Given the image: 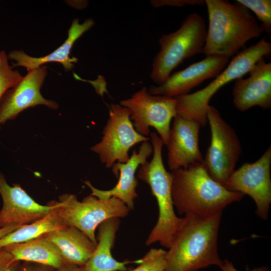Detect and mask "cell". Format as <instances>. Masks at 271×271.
Masks as SVG:
<instances>
[{"mask_svg": "<svg viewBox=\"0 0 271 271\" xmlns=\"http://www.w3.org/2000/svg\"><path fill=\"white\" fill-rule=\"evenodd\" d=\"M221 213L209 217L185 215L166 254L165 271H198L223 260L218 251Z\"/></svg>", "mask_w": 271, "mask_h": 271, "instance_id": "cell-1", "label": "cell"}, {"mask_svg": "<svg viewBox=\"0 0 271 271\" xmlns=\"http://www.w3.org/2000/svg\"><path fill=\"white\" fill-rule=\"evenodd\" d=\"M171 173L173 204L180 215L213 216L244 196L240 192L228 190L213 179L202 163Z\"/></svg>", "mask_w": 271, "mask_h": 271, "instance_id": "cell-2", "label": "cell"}, {"mask_svg": "<svg viewBox=\"0 0 271 271\" xmlns=\"http://www.w3.org/2000/svg\"><path fill=\"white\" fill-rule=\"evenodd\" d=\"M209 25L203 54L230 58L264 32L246 8L225 0H205Z\"/></svg>", "mask_w": 271, "mask_h": 271, "instance_id": "cell-3", "label": "cell"}, {"mask_svg": "<svg viewBox=\"0 0 271 271\" xmlns=\"http://www.w3.org/2000/svg\"><path fill=\"white\" fill-rule=\"evenodd\" d=\"M153 148V157L150 162L141 164L137 177L150 187L159 208L158 221L151 231L146 244L159 242L169 248L174 235L184 221L178 217L174 210L172 196V176L166 169L162 158L164 143L155 132L150 133Z\"/></svg>", "mask_w": 271, "mask_h": 271, "instance_id": "cell-4", "label": "cell"}, {"mask_svg": "<svg viewBox=\"0 0 271 271\" xmlns=\"http://www.w3.org/2000/svg\"><path fill=\"white\" fill-rule=\"evenodd\" d=\"M271 52V43L265 38L238 52L229 65L204 88L190 94L174 97L177 114L199 122L202 127L207 122V110L214 94L223 86L248 73L262 58Z\"/></svg>", "mask_w": 271, "mask_h": 271, "instance_id": "cell-5", "label": "cell"}, {"mask_svg": "<svg viewBox=\"0 0 271 271\" xmlns=\"http://www.w3.org/2000/svg\"><path fill=\"white\" fill-rule=\"evenodd\" d=\"M207 35L203 18L198 13L188 15L176 31L163 34L160 49L155 56L151 79L158 85L166 81L172 71L185 60L203 53Z\"/></svg>", "mask_w": 271, "mask_h": 271, "instance_id": "cell-6", "label": "cell"}, {"mask_svg": "<svg viewBox=\"0 0 271 271\" xmlns=\"http://www.w3.org/2000/svg\"><path fill=\"white\" fill-rule=\"evenodd\" d=\"M51 202L66 226L77 228L96 245L95 230L99 224L108 219L124 217L130 210L114 197L101 200L90 195L79 201L75 195L64 194L59 197L58 201Z\"/></svg>", "mask_w": 271, "mask_h": 271, "instance_id": "cell-7", "label": "cell"}, {"mask_svg": "<svg viewBox=\"0 0 271 271\" xmlns=\"http://www.w3.org/2000/svg\"><path fill=\"white\" fill-rule=\"evenodd\" d=\"M207 119L211 142L202 164L209 176L224 185L235 170L241 153V144L234 129L213 105L207 108Z\"/></svg>", "mask_w": 271, "mask_h": 271, "instance_id": "cell-8", "label": "cell"}, {"mask_svg": "<svg viewBox=\"0 0 271 271\" xmlns=\"http://www.w3.org/2000/svg\"><path fill=\"white\" fill-rule=\"evenodd\" d=\"M130 115L128 108L110 103L109 118L102 131L101 140L91 148L106 168H111L116 162H127L130 157V149L150 139L136 130L130 119Z\"/></svg>", "mask_w": 271, "mask_h": 271, "instance_id": "cell-9", "label": "cell"}, {"mask_svg": "<svg viewBox=\"0 0 271 271\" xmlns=\"http://www.w3.org/2000/svg\"><path fill=\"white\" fill-rule=\"evenodd\" d=\"M176 104L174 97L151 94L146 87L119 102V105L130 110V119L139 133L147 137L151 133L150 127H153L165 145L171 120L177 115Z\"/></svg>", "mask_w": 271, "mask_h": 271, "instance_id": "cell-10", "label": "cell"}, {"mask_svg": "<svg viewBox=\"0 0 271 271\" xmlns=\"http://www.w3.org/2000/svg\"><path fill=\"white\" fill-rule=\"evenodd\" d=\"M271 147L255 162L244 163L234 170L224 184L228 190L252 198L256 214L267 220L271 204Z\"/></svg>", "mask_w": 271, "mask_h": 271, "instance_id": "cell-11", "label": "cell"}, {"mask_svg": "<svg viewBox=\"0 0 271 271\" xmlns=\"http://www.w3.org/2000/svg\"><path fill=\"white\" fill-rule=\"evenodd\" d=\"M47 74V67L42 65L28 71L17 84L7 90L0 100V128L29 107L44 105L52 109L58 108L56 102L45 98L40 92Z\"/></svg>", "mask_w": 271, "mask_h": 271, "instance_id": "cell-12", "label": "cell"}, {"mask_svg": "<svg viewBox=\"0 0 271 271\" xmlns=\"http://www.w3.org/2000/svg\"><path fill=\"white\" fill-rule=\"evenodd\" d=\"M0 195L3 206L0 210V228L10 225L23 226L47 215L52 208L38 203L19 184L10 186L0 172Z\"/></svg>", "mask_w": 271, "mask_h": 271, "instance_id": "cell-13", "label": "cell"}, {"mask_svg": "<svg viewBox=\"0 0 271 271\" xmlns=\"http://www.w3.org/2000/svg\"><path fill=\"white\" fill-rule=\"evenodd\" d=\"M229 59L221 56H206L201 61L171 74L163 83L151 86L148 92L153 95L170 97L188 94L204 81L217 76L224 69Z\"/></svg>", "mask_w": 271, "mask_h": 271, "instance_id": "cell-14", "label": "cell"}, {"mask_svg": "<svg viewBox=\"0 0 271 271\" xmlns=\"http://www.w3.org/2000/svg\"><path fill=\"white\" fill-rule=\"evenodd\" d=\"M200 124L178 115L174 118L166 144L168 165L171 171L203 162L199 146Z\"/></svg>", "mask_w": 271, "mask_h": 271, "instance_id": "cell-15", "label": "cell"}, {"mask_svg": "<svg viewBox=\"0 0 271 271\" xmlns=\"http://www.w3.org/2000/svg\"><path fill=\"white\" fill-rule=\"evenodd\" d=\"M153 153L151 144L148 141L142 143L138 151L134 150L128 161L125 163H116L112 167V172L118 180L115 186L108 190L95 188L88 180L83 182L91 189V195L101 200L116 198L123 202L129 210L134 208V199L138 196L136 189L138 181L136 177L137 169L147 161Z\"/></svg>", "mask_w": 271, "mask_h": 271, "instance_id": "cell-16", "label": "cell"}, {"mask_svg": "<svg viewBox=\"0 0 271 271\" xmlns=\"http://www.w3.org/2000/svg\"><path fill=\"white\" fill-rule=\"evenodd\" d=\"M246 78L235 80L232 100L240 111L257 106L263 109L271 107V63L261 58L253 66Z\"/></svg>", "mask_w": 271, "mask_h": 271, "instance_id": "cell-17", "label": "cell"}, {"mask_svg": "<svg viewBox=\"0 0 271 271\" xmlns=\"http://www.w3.org/2000/svg\"><path fill=\"white\" fill-rule=\"evenodd\" d=\"M94 25V21L91 18L86 19L82 24L79 23L78 19H74L68 30L67 39L57 49L45 56L32 57L22 50L11 51L8 55V58L16 61L12 67L22 66L29 71L45 63L58 62L63 65L65 71L71 70L74 66V63L78 61L77 58L70 57L72 46L76 41Z\"/></svg>", "mask_w": 271, "mask_h": 271, "instance_id": "cell-18", "label": "cell"}, {"mask_svg": "<svg viewBox=\"0 0 271 271\" xmlns=\"http://www.w3.org/2000/svg\"><path fill=\"white\" fill-rule=\"evenodd\" d=\"M119 218H112L102 222L98 227L97 244L92 255L84 265L85 271H126V265L139 263L141 259L118 261L112 255Z\"/></svg>", "mask_w": 271, "mask_h": 271, "instance_id": "cell-19", "label": "cell"}, {"mask_svg": "<svg viewBox=\"0 0 271 271\" xmlns=\"http://www.w3.org/2000/svg\"><path fill=\"white\" fill-rule=\"evenodd\" d=\"M59 249L66 262L84 266L95 250V244L83 232L73 226L44 234Z\"/></svg>", "mask_w": 271, "mask_h": 271, "instance_id": "cell-20", "label": "cell"}, {"mask_svg": "<svg viewBox=\"0 0 271 271\" xmlns=\"http://www.w3.org/2000/svg\"><path fill=\"white\" fill-rule=\"evenodd\" d=\"M20 261H28L51 266L56 269L67 263L58 247L44 235L30 240L8 245L4 247Z\"/></svg>", "mask_w": 271, "mask_h": 271, "instance_id": "cell-21", "label": "cell"}, {"mask_svg": "<svg viewBox=\"0 0 271 271\" xmlns=\"http://www.w3.org/2000/svg\"><path fill=\"white\" fill-rule=\"evenodd\" d=\"M52 208L42 218L23 225L0 239V249L13 243L24 242L48 232L63 229L67 227L57 214L51 201Z\"/></svg>", "mask_w": 271, "mask_h": 271, "instance_id": "cell-22", "label": "cell"}, {"mask_svg": "<svg viewBox=\"0 0 271 271\" xmlns=\"http://www.w3.org/2000/svg\"><path fill=\"white\" fill-rule=\"evenodd\" d=\"M236 2L254 12L261 22V26L263 31L267 34H270V0H236Z\"/></svg>", "mask_w": 271, "mask_h": 271, "instance_id": "cell-23", "label": "cell"}, {"mask_svg": "<svg viewBox=\"0 0 271 271\" xmlns=\"http://www.w3.org/2000/svg\"><path fill=\"white\" fill-rule=\"evenodd\" d=\"M166 252L161 248H151L140 259L137 267L126 271H165Z\"/></svg>", "mask_w": 271, "mask_h": 271, "instance_id": "cell-24", "label": "cell"}, {"mask_svg": "<svg viewBox=\"0 0 271 271\" xmlns=\"http://www.w3.org/2000/svg\"><path fill=\"white\" fill-rule=\"evenodd\" d=\"M8 59H6L0 65V100L7 90L17 84L23 78L18 71L13 70Z\"/></svg>", "mask_w": 271, "mask_h": 271, "instance_id": "cell-25", "label": "cell"}, {"mask_svg": "<svg viewBox=\"0 0 271 271\" xmlns=\"http://www.w3.org/2000/svg\"><path fill=\"white\" fill-rule=\"evenodd\" d=\"M151 5L155 8L163 6L181 7L186 6H202L203 0H154L151 1Z\"/></svg>", "mask_w": 271, "mask_h": 271, "instance_id": "cell-26", "label": "cell"}, {"mask_svg": "<svg viewBox=\"0 0 271 271\" xmlns=\"http://www.w3.org/2000/svg\"><path fill=\"white\" fill-rule=\"evenodd\" d=\"M21 262L5 248L0 249V271H16Z\"/></svg>", "mask_w": 271, "mask_h": 271, "instance_id": "cell-27", "label": "cell"}, {"mask_svg": "<svg viewBox=\"0 0 271 271\" xmlns=\"http://www.w3.org/2000/svg\"><path fill=\"white\" fill-rule=\"evenodd\" d=\"M51 266L28 261H22L16 271H55Z\"/></svg>", "mask_w": 271, "mask_h": 271, "instance_id": "cell-28", "label": "cell"}, {"mask_svg": "<svg viewBox=\"0 0 271 271\" xmlns=\"http://www.w3.org/2000/svg\"><path fill=\"white\" fill-rule=\"evenodd\" d=\"M222 271H238L233 265V263L227 259L223 260L222 264L219 267ZM250 271H269L265 266H260L254 268Z\"/></svg>", "mask_w": 271, "mask_h": 271, "instance_id": "cell-29", "label": "cell"}, {"mask_svg": "<svg viewBox=\"0 0 271 271\" xmlns=\"http://www.w3.org/2000/svg\"><path fill=\"white\" fill-rule=\"evenodd\" d=\"M55 271H85L84 266H79L75 265L67 264L56 269Z\"/></svg>", "mask_w": 271, "mask_h": 271, "instance_id": "cell-30", "label": "cell"}, {"mask_svg": "<svg viewBox=\"0 0 271 271\" xmlns=\"http://www.w3.org/2000/svg\"><path fill=\"white\" fill-rule=\"evenodd\" d=\"M21 226H22L13 225L0 228V239Z\"/></svg>", "mask_w": 271, "mask_h": 271, "instance_id": "cell-31", "label": "cell"}, {"mask_svg": "<svg viewBox=\"0 0 271 271\" xmlns=\"http://www.w3.org/2000/svg\"><path fill=\"white\" fill-rule=\"evenodd\" d=\"M7 58H8V55L4 50L0 51V65L3 61Z\"/></svg>", "mask_w": 271, "mask_h": 271, "instance_id": "cell-32", "label": "cell"}]
</instances>
